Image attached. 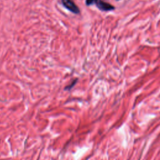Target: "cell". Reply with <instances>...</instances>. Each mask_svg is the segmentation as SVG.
Returning a JSON list of instances; mask_svg holds the SVG:
<instances>
[{
  "label": "cell",
  "mask_w": 160,
  "mask_h": 160,
  "mask_svg": "<svg viewBox=\"0 0 160 160\" xmlns=\"http://www.w3.org/2000/svg\"><path fill=\"white\" fill-rule=\"evenodd\" d=\"M76 81H77V80L76 79L74 82H73V83L71 84V85H70V86H67V87L66 90H70L71 88H73V86L75 85V83H76Z\"/></svg>",
  "instance_id": "cell-4"
},
{
  "label": "cell",
  "mask_w": 160,
  "mask_h": 160,
  "mask_svg": "<svg viewBox=\"0 0 160 160\" xmlns=\"http://www.w3.org/2000/svg\"><path fill=\"white\" fill-rule=\"evenodd\" d=\"M97 0H86V5H91L96 2Z\"/></svg>",
  "instance_id": "cell-3"
},
{
  "label": "cell",
  "mask_w": 160,
  "mask_h": 160,
  "mask_svg": "<svg viewBox=\"0 0 160 160\" xmlns=\"http://www.w3.org/2000/svg\"><path fill=\"white\" fill-rule=\"evenodd\" d=\"M62 3L64 6L71 12L75 14L79 13V10L78 7L71 0H62Z\"/></svg>",
  "instance_id": "cell-1"
},
{
  "label": "cell",
  "mask_w": 160,
  "mask_h": 160,
  "mask_svg": "<svg viewBox=\"0 0 160 160\" xmlns=\"http://www.w3.org/2000/svg\"><path fill=\"white\" fill-rule=\"evenodd\" d=\"M95 3L97 4L98 8L102 11H108L113 10L115 9V7L113 6H112L110 4L102 1V0H97Z\"/></svg>",
  "instance_id": "cell-2"
}]
</instances>
